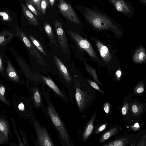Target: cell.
<instances>
[{"instance_id":"33","label":"cell","mask_w":146,"mask_h":146,"mask_svg":"<svg viewBox=\"0 0 146 146\" xmlns=\"http://www.w3.org/2000/svg\"><path fill=\"white\" fill-rule=\"evenodd\" d=\"M107 126V123H104L99 126L95 131V134H97L104 130Z\"/></svg>"},{"instance_id":"19","label":"cell","mask_w":146,"mask_h":146,"mask_svg":"<svg viewBox=\"0 0 146 146\" xmlns=\"http://www.w3.org/2000/svg\"><path fill=\"white\" fill-rule=\"evenodd\" d=\"M119 131V128L116 126H115L111 128L101 135L98 143H101L106 141L113 135L117 134Z\"/></svg>"},{"instance_id":"18","label":"cell","mask_w":146,"mask_h":146,"mask_svg":"<svg viewBox=\"0 0 146 146\" xmlns=\"http://www.w3.org/2000/svg\"><path fill=\"white\" fill-rule=\"evenodd\" d=\"M6 49L0 48V75L6 78V61L5 53Z\"/></svg>"},{"instance_id":"2","label":"cell","mask_w":146,"mask_h":146,"mask_svg":"<svg viewBox=\"0 0 146 146\" xmlns=\"http://www.w3.org/2000/svg\"><path fill=\"white\" fill-rule=\"evenodd\" d=\"M47 111L51 120L63 141L68 146L73 145L68 132L60 117L51 103L47 108Z\"/></svg>"},{"instance_id":"14","label":"cell","mask_w":146,"mask_h":146,"mask_svg":"<svg viewBox=\"0 0 146 146\" xmlns=\"http://www.w3.org/2000/svg\"><path fill=\"white\" fill-rule=\"evenodd\" d=\"M21 6L23 14L28 23L35 26H38V21L27 7L23 3H21Z\"/></svg>"},{"instance_id":"12","label":"cell","mask_w":146,"mask_h":146,"mask_svg":"<svg viewBox=\"0 0 146 146\" xmlns=\"http://www.w3.org/2000/svg\"><path fill=\"white\" fill-rule=\"evenodd\" d=\"M96 44L104 62L107 64L109 63L111 60V56L108 47L98 40L96 41Z\"/></svg>"},{"instance_id":"42","label":"cell","mask_w":146,"mask_h":146,"mask_svg":"<svg viewBox=\"0 0 146 146\" xmlns=\"http://www.w3.org/2000/svg\"><path fill=\"white\" fill-rule=\"evenodd\" d=\"M134 126L136 128H138L139 127V125L138 123H136L135 124Z\"/></svg>"},{"instance_id":"32","label":"cell","mask_w":146,"mask_h":146,"mask_svg":"<svg viewBox=\"0 0 146 146\" xmlns=\"http://www.w3.org/2000/svg\"><path fill=\"white\" fill-rule=\"evenodd\" d=\"M0 16L2 17L3 20L6 21L10 22L11 19L8 14L5 12H0Z\"/></svg>"},{"instance_id":"8","label":"cell","mask_w":146,"mask_h":146,"mask_svg":"<svg viewBox=\"0 0 146 146\" xmlns=\"http://www.w3.org/2000/svg\"><path fill=\"white\" fill-rule=\"evenodd\" d=\"M68 34L81 48L84 50L91 57L97 59V55L90 42L78 33L69 30Z\"/></svg>"},{"instance_id":"11","label":"cell","mask_w":146,"mask_h":146,"mask_svg":"<svg viewBox=\"0 0 146 146\" xmlns=\"http://www.w3.org/2000/svg\"><path fill=\"white\" fill-rule=\"evenodd\" d=\"M16 37L14 32L4 30L0 32V48L6 49L12 40Z\"/></svg>"},{"instance_id":"16","label":"cell","mask_w":146,"mask_h":146,"mask_svg":"<svg viewBox=\"0 0 146 146\" xmlns=\"http://www.w3.org/2000/svg\"><path fill=\"white\" fill-rule=\"evenodd\" d=\"M146 55L144 47H140L135 52L133 57V61L135 63H141L146 60Z\"/></svg>"},{"instance_id":"5","label":"cell","mask_w":146,"mask_h":146,"mask_svg":"<svg viewBox=\"0 0 146 146\" xmlns=\"http://www.w3.org/2000/svg\"><path fill=\"white\" fill-rule=\"evenodd\" d=\"M33 123L35 130L38 145L52 146L54 145L51 138L44 127H42L39 123L35 119Z\"/></svg>"},{"instance_id":"7","label":"cell","mask_w":146,"mask_h":146,"mask_svg":"<svg viewBox=\"0 0 146 146\" xmlns=\"http://www.w3.org/2000/svg\"><path fill=\"white\" fill-rule=\"evenodd\" d=\"M58 7L62 15L69 21L79 24L80 20L72 6L64 0H59Z\"/></svg>"},{"instance_id":"29","label":"cell","mask_w":146,"mask_h":146,"mask_svg":"<svg viewBox=\"0 0 146 146\" xmlns=\"http://www.w3.org/2000/svg\"><path fill=\"white\" fill-rule=\"evenodd\" d=\"M26 5L29 10L36 16L37 17H40V14L38 12L35 8L32 5L27 2L26 3Z\"/></svg>"},{"instance_id":"3","label":"cell","mask_w":146,"mask_h":146,"mask_svg":"<svg viewBox=\"0 0 146 146\" xmlns=\"http://www.w3.org/2000/svg\"><path fill=\"white\" fill-rule=\"evenodd\" d=\"M75 98L80 111H85L93 102L95 97L94 92L89 90L83 89L79 85L75 86Z\"/></svg>"},{"instance_id":"41","label":"cell","mask_w":146,"mask_h":146,"mask_svg":"<svg viewBox=\"0 0 146 146\" xmlns=\"http://www.w3.org/2000/svg\"><path fill=\"white\" fill-rule=\"evenodd\" d=\"M55 1V0H49L50 4L51 6H52L54 5Z\"/></svg>"},{"instance_id":"17","label":"cell","mask_w":146,"mask_h":146,"mask_svg":"<svg viewBox=\"0 0 146 146\" xmlns=\"http://www.w3.org/2000/svg\"><path fill=\"white\" fill-rule=\"evenodd\" d=\"M42 79L46 84L55 93L62 98H64V94L50 78L43 76Z\"/></svg>"},{"instance_id":"28","label":"cell","mask_w":146,"mask_h":146,"mask_svg":"<svg viewBox=\"0 0 146 146\" xmlns=\"http://www.w3.org/2000/svg\"><path fill=\"white\" fill-rule=\"evenodd\" d=\"M49 4V0H41L40 8L43 14L45 15L47 8Z\"/></svg>"},{"instance_id":"27","label":"cell","mask_w":146,"mask_h":146,"mask_svg":"<svg viewBox=\"0 0 146 146\" xmlns=\"http://www.w3.org/2000/svg\"><path fill=\"white\" fill-rule=\"evenodd\" d=\"M40 1L41 0H26L27 2L33 6L40 14L41 12L40 8Z\"/></svg>"},{"instance_id":"25","label":"cell","mask_w":146,"mask_h":146,"mask_svg":"<svg viewBox=\"0 0 146 146\" xmlns=\"http://www.w3.org/2000/svg\"><path fill=\"white\" fill-rule=\"evenodd\" d=\"M85 67L86 70L93 76L96 83L102 85L97 77L95 70L86 64H85Z\"/></svg>"},{"instance_id":"13","label":"cell","mask_w":146,"mask_h":146,"mask_svg":"<svg viewBox=\"0 0 146 146\" xmlns=\"http://www.w3.org/2000/svg\"><path fill=\"white\" fill-rule=\"evenodd\" d=\"M54 59L58 70L65 80L68 83H70L72 80L71 77L66 67L56 56L54 55Z\"/></svg>"},{"instance_id":"10","label":"cell","mask_w":146,"mask_h":146,"mask_svg":"<svg viewBox=\"0 0 146 146\" xmlns=\"http://www.w3.org/2000/svg\"><path fill=\"white\" fill-rule=\"evenodd\" d=\"M56 32L60 46L65 53L69 54L70 50L65 32L61 23L58 21L54 22Z\"/></svg>"},{"instance_id":"26","label":"cell","mask_w":146,"mask_h":146,"mask_svg":"<svg viewBox=\"0 0 146 146\" xmlns=\"http://www.w3.org/2000/svg\"><path fill=\"white\" fill-rule=\"evenodd\" d=\"M5 88L3 84L0 83V100L7 105H9V102L5 97Z\"/></svg>"},{"instance_id":"36","label":"cell","mask_w":146,"mask_h":146,"mask_svg":"<svg viewBox=\"0 0 146 146\" xmlns=\"http://www.w3.org/2000/svg\"><path fill=\"white\" fill-rule=\"evenodd\" d=\"M128 104L127 103H125L121 110V113L123 115H125L126 114L128 111Z\"/></svg>"},{"instance_id":"1","label":"cell","mask_w":146,"mask_h":146,"mask_svg":"<svg viewBox=\"0 0 146 146\" xmlns=\"http://www.w3.org/2000/svg\"><path fill=\"white\" fill-rule=\"evenodd\" d=\"M80 11L87 23L93 29L98 31L110 30L117 35L122 34L119 24L98 7L82 6Z\"/></svg>"},{"instance_id":"31","label":"cell","mask_w":146,"mask_h":146,"mask_svg":"<svg viewBox=\"0 0 146 146\" xmlns=\"http://www.w3.org/2000/svg\"><path fill=\"white\" fill-rule=\"evenodd\" d=\"M88 81L90 85L93 88L98 90L102 94L104 95V92L98 86L97 84L94 82L90 80H87Z\"/></svg>"},{"instance_id":"35","label":"cell","mask_w":146,"mask_h":146,"mask_svg":"<svg viewBox=\"0 0 146 146\" xmlns=\"http://www.w3.org/2000/svg\"><path fill=\"white\" fill-rule=\"evenodd\" d=\"M144 91V88L143 86H138L135 89V93L137 94H141Z\"/></svg>"},{"instance_id":"6","label":"cell","mask_w":146,"mask_h":146,"mask_svg":"<svg viewBox=\"0 0 146 146\" xmlns=\"http://www.w3.org/2000/svg\"><path fill=\"white\" fill-rule=\"evenodd\" d=\"M15 33L17 37L28 50L31 54L35 57L40 60H43L40 54L36 50L35 47L29 40L26 34L17 26Z\"/></svg>"},{"instance_id":"4","label":"cell","mask_w":146,"mask_h":146,"mask_svg":"<svg viewBox=\"0 0 146 146\" xmlns=\"http://www.w3.org/2000/svg\"><path fill=\"white\" fill-rule=\"evenodd\" d=\"M118 12L128 18H131L135 14L133 4L127 0H107Z\"/></svg>"},{"instance_id":"37","label":"cell","mask_w":146,"mask_h":146,"mask_svg":"<svg viewBox=\"0 0 146 146\" xmlns=\"http://www.w3.org/2000/svg\"><path fill=\"white\" fill-rule=\"evenodd\" d=\"M7 140L5 136L0 131V144L4 143Z\"/></svg>"},{"instance_id":"30","label":"cell","mask_w":146,"mask_h":146,"mask_svg":"<svg viewBox=\"0 0 146 146\" xmlns=\"http://www.w3.org/2000/svg\"><path fill=\"white\" fill-rule=\"evenodd\" d=\"M131 110L134 114H139L141 111V107L139 105L134 104L131 106Z\"/></svg>"},{"instance_id":"15","label":"cell","mask_w":146,"mask_h":146,"mask_svg":"<svg viewBox=\"0 0 146 146\" xmlns=\"http://www.w3.org/2000/svg\"><path fill=\"white\" fill-rule=\"evenodd\" d=\"M96 112H95L86 126L82 135V140L85 141L91 135L93 129L94 123L95 119Z\"/></svg>"},{"instance_id":"24","label":"cell","mask_w":146,"mask_h":146,"mask_svg":"<svg viewBox=\"0 0 146 146\" xmlns=\"http://www.w3.org/2000/svg\"><path fill=\"white\" fill-rule=\"evenodd\" d=\"M27 36L31 43L37 49L44 55H46V53L44 49L41 45L39 42L36 38L31 35Z\"/></svg>"},{"instance_id":"39","label":"cell","mask_w":146,"mask_h":146,"mask_svg":"<svg viewBox=\"0 0 146 146\" xmlns=\"http://www.w3.org/2000/svg\"><path fill=\"white\" fill-rule=\"evenodd\" d=\"M121 72L120 70H118L116 73V75L117 78L118 80H119L121 77Z\"/></svg>"},{"instance_id":"34","label":"cell","mask_w":146,"mask_h":146,"mask_svg":"<svg viewBox=\"0 0 146 146\" xmlns=\"http://www.w3.org/2000/svg\"><path fill=\"white\" fill-rule=\"evenodd\" d=\"M110 103L108 102L105 103L104 105V110L107 114H108L110 111Z\"/></svg>"},{"instance_id":"23","label":"cell","mask_w":146,"mask_h":146,"mask_svg":"<svg viewBox=\"0 0 146 146\" xmlns=\"http://www.w3.org/2000/svg\"><path fill=\"white\" fill-rule=\"evenodd\" d=\"M33 98L35 105L37 108L41 106V100L40 95L38 90L34 88L33 91Z\"/></svg>"},{"instance_id":"21","label":"cell","mask_w":146,"mask_h":146,"mask_svg":"<svg viewBox=\"0 0 146 146\" xmlns=\"http://www.w3.org/2000/svg\"><path fill=\"white\" fill-rule=\"evenodd\" d=\"M0 131L5 136L7 139H9V126L7 121L3 118H0Z\"/></svg>"},{"instance_id":"38","label":"cell","mask_w":146,"mask_h":146,"mask_svg":"<svg viewBox=\"0 0 146 146\" xmlns=\"http://www.w3.org/2000/svg\"><path fill=\"white\" fill-rule=\"evenodd\" d=\"M19 109L20 111H23L25 110V106L22 102L20 103L18 106Z\"/></svg>"},{"instance_id":"9","label":"cell","mask_w":146,"mask_h":146,"mask_svg":"<svg viewBox=\"0 0 146 146\" xmlns=\"http://www.w3.org/2000/svg\"><path fill=\"white\" fill-rule=\"evenodd\" d=\"M6 79L8 80L18 84L23 81L22 75L19 70L17 69L13 64L11 60L6 55Z\"/></svg>"},{"instance_id":"40","label":"cell","mask_w":146,"mask_h":146,"mask_svg":"<svg viewBox=\"0 0 146 146\" xmlns=\"http://www.w3.org/2000/svg\"><path fill=\"white\" fill-rule=\"evenodd\" d=\"M140 3L142 5L146 6V0H138Z\"/></svg>"},{"instance_id":"22","label":"cell","mask_w":146,"mask_h":146,"mask_svg":"<svg viewBox=\"0 0 146 146\" xmlns=\"http://www.w3.org/2000/svg\"><path fill=\"white\" fill-rule=\"evenodd\" d=\"M128 139L125 138H121L115 140L104 145V146H122L126 145L128 143Z\"/></svg>"},{"instance_id":"20","label":"cell","mask_w":146,"mask_h":146,"mask_svg":"<svg viewBox=\"0 0 146 146\" xmlns=\"http://www.w3.org/2000/svg\"><path fill=\"white\" fill-rule=\"evenodd\" d=\"M44 29L49 37L50 42L54 44L56 46H57L56 41L50 25L47 23H45L44 25Z\"/></svg>"},{"instance_id":"43","label":"cell","mask_w":146,"mask_h":146,"mask_svg":"<svg viewBox=\"0 0 146 146\" xmlns=\"http://www.w3.org/2000/svg\"><path fill=\"white\" fill-rule=\"evenodd\" d=\"M95 0V1H100L101 0Z\"/></svg>"}]
</instances>
